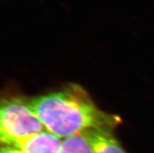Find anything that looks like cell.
Segmentation results:
<instances>
[{
	"mask_svg": "<svg viewBox=\"0 0 154 153\" xmlns=\"http://www.w3.org/2000/svg\"><path fill=\"white\" fill-rule=\"evenodd\" d=\"M29 104L45 129L60 138L92 129L111 130L121 122L117 116L98 108L87 91L77 84L35 98Z\"/></svg>",
	"mask_w": 154,
	"mask_h": 153,
	"instance_id": "1",
	"label": "cell"
},
{
	"mask_svg": "<svg viewBox=\"0 0 154 153\" xmlns=\"http://www.w3.org/2000/svg\"><path fill=\"white\" fill-rule=\"evenodd\" d=\"M44 130L29 102L19 96L0 97V146L19 148L23 141Z\"/></svg>",
	"mask_w": 154,
	"mask_h": 153,
	"instance_id": "2",
	"label": "cell"
},
{
	"mask_svg": "<svg viewBox=\"0 0 154 153\" xmlns=\"http://www.w3.org/2000/svg\"><path fill=\"white\" fill-rule=\"evenodd\" d=\"M62 142L60 137L45 129L23 141L19 148L26 153H60Z\"/></svg>",
	"mask_w": 154,
	"mask_h": 153,
	"instance_id": "3",
	"label": "cell"
},
{
	"mask_svg": "<svg viewBox=\"0 0 154 153\" xmlns=\"http://www.w3.org/2000/svg\"><path fill=\"white\" fill-rule=\"evenodd\" d=\"M83 134L89 142L92 153H126L109 129H92Z\"/></svg>",
	"mask_w": 154,
	"mask_h": 153,
	"instance_id": "4",
	"label": "cell"
},
{
	"mask_svg": "<svg viewBox=\"0 0 154 153\" xmlns=\"http://www.w3.org/2000/svg\"><path fill=\"white\" fill-rule=\"evenodd\" d=\"M60 153H92V148L83 133L65 138Z\"/></svg>",
	"mask_w": 154,
	"mask_h": 153,
	"instance_id": "5",
	"label": "cell"
},
{
	"mask_svg": "<svg viewBox=\"0 0 154 153\" xmlns=\"http://www.w3.org/2000/svg\"><path fill=\"white\" fill-rule=\"evenodd\" d=\"M0 153H26L20 148L15 146L2 145L0 146Z\"/></svg>",
	"mask_w": 154,
	"mask_h": 153,
	"instance_id": "6",
	"label": "cell"
}]
</instances>
